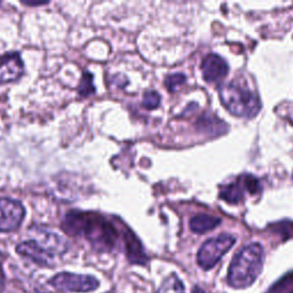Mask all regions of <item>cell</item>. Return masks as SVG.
I'll return each instance as SVG.
<instances>
[{"label":"cell","instance_id":"cell-1","mask_svg":"<svg viewBox=\"0 0 293 293\" xmlns=\"http://www.w3.org/2000/svg\"><path fill=\"white\" fill-rule=\"evenodd\" d=\"M63 230L72 236H84L101 251H110L117 242V230L102 215L93 212L71 211L63 219Z\"/></svg>","mask_w":293,"mask_h":293},{"label":"cell","instance_id":"cell-2","mask_svg":"<svg viewBox=\"0 0 293 293\" xmlns=\"http://www.w3.org/2000/svg\"><path fill=\"white\" fill-rule=\"evenodd\" d=\"M264 266V249L252 243L236 253L228 270V284L234 288H245L259 276Z\"/></svg>","mask_w":293,"mask_h":293},{"label":"cell","instance_id":"cell-3","mask_svg":"<svg viewBox=\"0 0 293 293\" xmlns=\"http://www.w3.org/2000/svg\"><path fill=\"white\" fill-rule=\"evenodd\" d=\"M219 96L222 106L236 117L253 118L261 109V103L257 94L245 85L235 81L220 86Z\"/></svg>","mask_w":293,"mask_h":293},{"label":"cell","instance_id":"cell-4","mask_svg":"<svg viewBox=\"0 0 293 293\" xmlns=\"http://www.w3.org/2000/svg\"><path fill=\"white\" fill-rule=\"evenodd\" d=\"M236 238L229 234H221L202 245L197 254V262L202 268L209 270L218 264L220 259L229 251L235 244Z\"/></svg>","mask_w":293,"mask_h":293},{"label":"cell","instance_id":"cell-5","mask_svg":"<svg viewBox=\"0 0 293 293\" xmlns=\"http://www.w3.org/2000/svg\"><path fill=\"white\" fill-rule=\"evenodd\" d=\"M51 284L66 292H89L96 290L99 281L89 275L60 273L51 279Z\"/></svg>","mask_w":293,"mask_h":293},{"label":"cell","instance_id":"cell-6","mask_svg":"<svg viewBox=\"0 0 293 293\" xmlns=\"http://www.w3.org/2000/svg\"><path fill=\"white\" fill-rule=\"evenodd\" d=\"M25 215L23 205L12 198H0V231H14L21 226Z\"/></svg>","mask_w":293,"mask_h":293},{"label":"cell","instance_id":"cell-7","mask_svg":"<svg viewBox=\"0 0 293 293\" xmlns=\"http://www.w3.org/2000/svg\"><path fill=\"white\" fill-rule=\"evenodd\" d=\"M240 182H231L223 187L220 191V198L230 204H238L244 200V190L250 193H257L261 190L260 182L252 175H243Z\"/></svg>","mask_w":293,"mask_h":293},{"label":"cell","instance_id":"cell-8","mask_svg":"<svg viewBox=\"0 0 293 293\" xmlns=\"http://www.w3.org/2000/svg\"><path fill=\"white\" fill-rule=\"evenodd\" d=\"M24 64L16 52L6 53L0 57V83H12L23 75Z\"/></svg>","mask_w":293,"mask_h":293},{"label":"cell","instance_id":"cell-9","mask_svg":"<svg viewBox=\"0 0 293 293\" xmlns=\"http://www.w3.org/2000/svg\"><path fill=\"white\" fill-rule=\"evenodd\" d=\"M203 78L209 83H217L225 78L229 70L227 62L217 54H210L202 62Z\"/></svg>","mask_w":293,"mask_h":293},{"label":"cell","instance_id":"cell-10","mask_svg":"<svg viewBox=\"0 0 293 293\" xmlns=\"http://www.w3.org/2000/svg\"><path fill=\"white\" fill-rule=\"evenodd\" d=\"M33 240L53 257L61 256L68 250V242L53 231L39 229L36 231Z\"/></svg>","mask_w":293,"mask_h":293},{"label":"cell","instance_id":"cell-11","mask_svg":"<svg viewBox=\"0 0 293 293\" xmlns=\"http://www.w3.org/2000/svg\"><path fill=\"white\" fill-rule=\"evenodd\" d=\"M16 251L24 258L36 262L37 265L42 267H50L54 264V258L47 251H45L39 244L34 242L33 239L27 240L19 244L16 247Z\"/></svg>","mask_w":293,"mask_h":293},{"label":"cell","instance_id":"cell-12","mask_svg":"<svg viewBox=\"0 0 293 293\" xmlns=\"http://www.w3.org/2000/svg\"><path fill=\"white\" fill-rule=\"evenodd\" d=\"M220 223H221V220L219 218L209 214H197L191 218L190 222H189V227L196 234H205V232L217 228Z\"/></svg>","mask_w":293,"mask_h":293},{"label":"cell","instance_id":"cell-13","mask_svg":"<svg viewBox=\"0 0 293 293\" xmlns=\"http://www.w3.org/2000/svg\"><path fill=\"white\" fill-rule=\"evenodd\" d=\"M125 242H126V250H127V257L134 264H144L146 258L143 253V250L139 240L135 237L134 234H132L130 230H126L125 232Z\"/></svg>","mask_w":293,"mask_h":293},{"label":"cell","instance_id":"cell-14","mask_svg":"<svg viewBox=\"0 0 293 293\" xmlns=\"http://www.w3.org/2000/svg\"><path fill=\"white\" fill-rule=\"evenodd\" d=\"M157 293H186V291L181 279L175 274H172L162 283Z\"/></svg>","mask_w":293,"mask_h":293},{"label":"cell","instance_id":"cell-15","mask_svg":"<svg viewBox=\"0 0 293 293\" xmlns=\"http://www.w3.org/2000/svg\"><path fill=\"white\" fill-rule=\"evenodd\" d=\"M94 92H95V87H94L93 84V75L88 71H85L78 86L79 95L86 97L90 95V94H93Z\"/></svg>","mask_w":293,"mask_h":293},{"label":"cell","instance_id":"cell-16","mask_svg":"<svg viewBox=\"0 0 293 293\" xmlns=\"http://www.w3.org/2000/svg\"><path fill=\"white\" fill-rule=\"evenodd\" d=\"M159 103H161V96H159L157 92H155V90H148V92L144 93L142 106L145 109H155V108L159 106Z\"/></svg>","mask_w":293,"mask_h":293},{"label":"cell","instance_id":"cell-17","mask_svg":"<svg viewBox=\"0 0 293 293\" xmlns=\"http://www.w3.org/2000/svg\"><path fill=\"white\" fill-rule=\"evenodd\" d=\"M184 81H186V76L182 75V73H174V75L166 77L165 85L166 87L169 88V90L174 92V90L178 88L179 86L182 85Z\"/></svg>","mask_w":293,"mask_h":293},{"label":"cell","instance_id":"cell-18","mask_svg":"<svg viewBox=\"0 0 293 293\" xmlns=\"http://www.w3.org/2000/svg\"><path fill=\"white\" fill-rule=\"evenodd\" d=\"M23 5H27V6H40V5H46L47 3H30V2H22Z\"/></svg>","mask_w":293,"mask_h":293},{"label":"cell","instance_id":"cell-19","mask_svg":"<svg viewBox=\"0 0 293 293\" xmlns=\"http://www.w3.org/2000/svg\"><path fill=\"white\" fill-rule=\"evenodd\" d=\"M192 293H208L206 291H204L203 288L200 287V286H196V287H193V290H192Z\"/></svg>","mask_w":293,"mask_h":293},{"label":"cell","instance_id":"cell-20","mask_svg":"<svg viewBox=\"0 0 293 293\" xmlns=\"http://www.w3.org/2000/svg\"><path fill=\"white\" fill-rule=\"evenodd\" d=\"M3 285H4V275H3L2 268H0V291H2Z\"/></svg>","mask_w":293,"mask_h":293},{"label":"cell","instance_id":"cell-21","mask_svg":"<svg viewBox=\"0 0 293 293\" xmlns=\"http://www.w3.org/2000/svg\"><path fill=\"white\" fill-rule=\"evenodd\" d=\"M287 293H293V290H291L290 292H287Z\"/></svg>","mask_w":293,"mask_h":293},{"label":"cell","instance_id":"cell-22","mask_svg":"<svg viewBox=\"0 0 293 293\" xmlns=\"http://www.w3.org/2000/svg\"><path fill=\"white\" fill-rule=\"evenodd\" d=\"M292 178H293V175H292Z\"/></svg>","mask_w":293,"mask_h":293}]
</instances>
